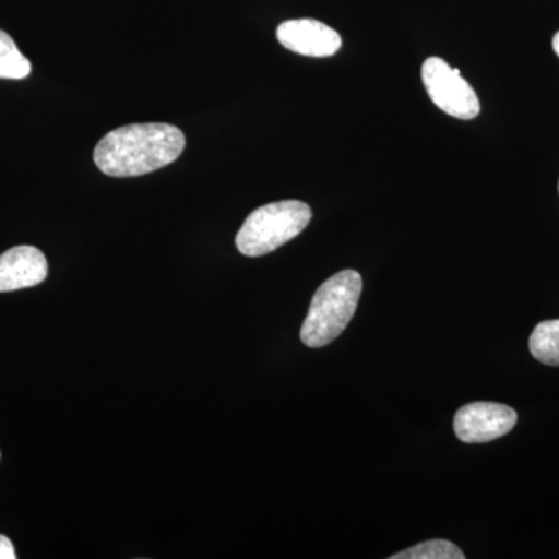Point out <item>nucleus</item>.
Listing matches in <instances>:
<instances>
[{
    "label": "nucleus",
    "instance_id": "nucleus-1",
    "mask_svg": "<svg viewBox=\"0 0 559 559\" xmlns=\"http://www.w3.org/2000/svg\"><path fill=\"white\" fill-rule=\"evenodd\" d=\"M186 148V135L167 123L127 124L98 142L94 162L112 178L148 175L173 164Z\"/></svg>",
    "mask_w": 559,
    "mask_h": 559
},
{
    "label": "nucleus",
    "instance_id": "nucleus-2",
    "mask_svg": "<svg viewBox=\"0 0 559 559\" xmlns=\"http://www.w3.org/2000/svg\"><path fill=\"white\" fill-rule=\"evenodd\" d=\"M360 293L359 272L341 271L326 280L312 297L310 311L301 325V342L307 347L320 348L337 340L355 316Z\"/></svg>",
    "mask_w": 559,
    "mask_h": 559
},
{
    "label": "nucleus",
    "instance_id": "nucleus-3",
    "mask_svg": "<svg viewBox=\"0 0 559 559\" xmlns=\"http://www.w3.org/2000/svg\"><path fill=\"white\" fill-rule=\"evenodd\" d=\"M311 218L310 205L305 202H271L246 218L237 235V248L246 257L267 255L307 229Z\"/></svg>",
    "mask_w": 559,
    "mask_h": 559
},
{
    "label": "nucleus",
    "instance_id": "nucleus-4",
    "mask_svg": "<svg viewBox=\"0 0 559 559\" xmlns=\"http://www.w3.org/2000/svg\"><path fill=\"white\" fill-rule=\"evenodd\" d=\"M421 79L430 100L448 116L460 120H473L479 116L480 102L476 91L447 61L428 58L423 62Z\"/></svg>",
    "mask_w": 559,
    "mask_h": 559
},
{
    "label": "nucleus",
    "instance_id": "nucleus-5",
    "mask_svg": "<svg viewBox=\"0 0 559 559\" xmlns=\"http://www.w3.org/2000/svg\"><path fill=\"white\" fill-rule=\"evenodd\" d=\"M516 411L499 403H471L454 417L455 436L463 443H487L507 436L516 426Z\"/></svg>",
    "mask_w": 559,
    "mask_h": 559
},
{
    "label": "nucleus",
    "instance_id": "nucleus-6",
    "mask_svg": "<svg viewBox=\"0 0 559 559\" xmlns=\"http://www.w3.org/2000/svg\"><path fill=\"white\" fill-rule=\"evenodd\" d=\"M277 39L285 49L312 58H329L342 47L340 33L314 20L286 21L278 25Z\"/></svg>",
    "mask_w": 559,
    "mask_h": 559
},
{
    "label": "nucleus",
    "instance_id": "nucleus-7",
    "mask_svg": "<svg viewBox=\"0 0 559 559\" xmlns=\"http://www.w3.org/2000/svg\"><path fill=\"white\" fill-rule=\"evenodd\" d=\"M47 274L46 255L33 246H17L0 255V293L40 285Z\"/></svg>",
    "mask_w": 559,
    "mask_h": 559
},
{
    "label": "nucleus",
    "instance_id": "nucleus-8",
    "mask_svg": "<svg viewBox=\"0 0 559 559\" xmlns=\"http://www.w3.org/2000/svg\"><path fill=\"white\" fill-rule=\"evenodd\" d=\"M528 347L539 362L559 367V319L538 323L530 336Z\"/></svg>",
    "mask_w": 559,
    "mask_h": 559
},
{
    "label": "nucleus",
    "instance_id": "nucleus-9",
    "mask_svg": "<svg viewBox=\"0 0 559 559\" xmlns=\"http://www.w3.org/2000/svg\"><path fill=\"white\" fill-rule=\"evenodd\" d=\"M31 72V61L21 53L9 33L0 31V79H27Z\"/></svg>",
    "mask_w": 559,
    "mask_h": 559
},
{
    "label": "nucleus",
    "instance_id": "nucleus-10",
    "mask_svg": "<svg viewBox=\"0 0 559 559\" xmlns=\"http://www.w3.org/2000/svg\"><path fill=\"white\" fill-rule=\"evenodd\" d=\"M390 559H465V554L451 540L433 539L392 555Z\"/></svg>",
    "mask_w": 559,
    "mask_h": 559
},
{
    "label": "nucleus",
    "instance_id": "nucleus-11",
    "mask_svg": "<svg viewBox=\"0 0 559 559\" xmlns=\"http://www.w3.org/2000/svg\"><path fill=\"white\" fill-rule=\"evenodd\" d=\"M0 559H16L13 543L3 535H0Z\"/></svg>",
    "mask_w": 559,
    "mask_h": 559
},
{
    "label": "nucleus",
    "instance_id": "nucleus-12",
    "mask_svg": "<svg viewBox=\"0 0 559 559\" xmlns=\"http://www.w3.org/2000/svg\"><path fill=\"white\" fill-rule=\"evenodd\" d=\"M551 44H554L555 53H557L559 57V32L554 36V43Z\"/></svg>",
    "mask_w": 559,
    "mask_h": 559
}]
</instances>
